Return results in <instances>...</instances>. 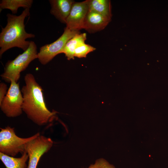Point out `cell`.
I'll list each match as a JSON object with an SVG mask.
<instances>
[{"label": "cell", "mask_w": 168, "mask_h": 168, "mask_svg": "<svg viewBox=\"0 0 168 168\" xmlns=\"http://www.w3.org/2000/svg\"><path fill=\"white\" fill-rule=\"evenodd\" d=\"M89 11L101 14L111 20L110 1L108 0H88Z\"/></svg>", "instance_id": "8fae6325"}, {"label": "cell", "mask_w": 168, "mask_h": 168, "mask_svg": "<svg viewBox=\"0 0 168 168\" xmlns=\"http://www.w3.org/2000/svg\"><path fill=\"white\" fill-rule=\"evenodd\" d=\"M29 159L26 152L19 157L10 156L0 153V159L6 168H26V162Z\"/></svg>", "instance_id": "7c38bea8"}, {"label": "cell", "mask_w": 168, "mask_h": 168, "mask_svg": "<svg viewBox=\"0 0 168 168\" xmlns=\"http://www.w3.org/2000/svg\"><path fill=\"white\" fill-rule=\"evenodd\" d=\"M79 33V31L72 30L66 27L62 35L56 41L40 48L37 58L40 62L43 65H46L56 55L62 53L67 42Z\"/></svg>", "instance_id": "8992f818"}, {"label": "cell", "mask_w": 168, "mask_h": 168, "mask_svg": "<svg viewBox=\"0 0 168 168\" xmlns=\"http://www.w3.org/2000/svg\"><path fill=\"white\" fill-rule=\"evenodd\" d=\"M53 145L51 138L40 135L28 143L25 151L29 157L27 168H37L41 157L50 150Z\"/></svg>", "instance_id": "52a82bcc"}, {"label": "cell", "mask_w": 168, "mask_h": 168, "mask_svg": "<svg viewBox=\"0 0 168 168\" xmlns=\"http://www.w3.org/2000/svg\"><path fill=\"white\" fill-rule=\"evenodd\" d=\"M24 80L25 84L21 89L23 99V111L36 125H46L52 121L56 112L51 111L47 108L43 88L32 74H26Z\"/></svg>", "instance_id": "6da1fadb"}, {"label": "cell", "mask_w": 168, "mask_h": 168, "mask_svg": "<svg viewBox=\"0 0 168 168\" xmlns=\"http://www.w3.org/2000/svg\"><path fill=\"white\" fill-rule=\"evenodd\" d=\"M50 12L61 22L66 24L74 1L72 0H50Z\"/></svg>", "instance_id": "30bf717a"}, {"label": "cell", "mask_w": 168, "mask_h": 168, "mask_svg": "<svg viewBox=\"0 0 168 168\" xmlns=\"http://www.w3.org/2000/svg\"><path fill=\"white\" fill-rule=\"evenodd\" d=\"M86 39V33H79L76 34L66 43L62 53L65 54L68 60L74 59L75 49L79 44L85 42Z\"/></svg>", "instance_id": "4fadbf2b"}, {"label": "cell", "mask_w": 168, "mask_h": 168, "mask_svg": "<svg viewBox=\"0 0 168 168\" xmlns=\"http://www.w3.org/2000/svg\"><path fill=\"white\" fill-rule=\"evenodd\" d=\"M8 89L7 85L5 83H0V103H1L6 96Z\"/></svg>", "instance_id": "e0dca14e"}, {"label": "cell", "mask_w": 168, "mask_h": 168, "mask_svg": "<svg viewBox=\"0 0 168 168\" xmlns=\"http://www.w3.org/2000/svg\"><path fill=\"white\" fill-rule=\"evenodd\" d=\"M38 58L37 46L35 43L30 41L28 48L14 59L8 61L6 64L4 71L1 74L2 79L10 83L12 80L17 82L21 73L28 67L33 60Z\"/></svg>", "instance_id": "3957f363"}, {"label": "cell", "mask_w": 168, "mask_h": 168, "mask_svg": "<svg viewBox=\"0 0 168 168\" xmlns=\"http://www.w3.org/2000/svg\"><path fill=\"white\" fill-rule=\"evenodd\" d=\"M33 2L32 0H2L0 3V8L1 9H9L14 14L16 13L19 7L30 9Z\"/></svg>", "instance_id": "5bb4252c"}, {"label": "cell", "mask_w": 168, "mask_h": 168, "mask_svg": "<svg viewBox=\"0 0 168 168\" xmlns=\"http://www.w3.org/2000/svg\"><path fill=\"white\" fill-rule=\"evenodd\" d=\"M110 20L96 12L89 11L85 17L83 29L90 33L104 29Z\"/></svg>", "instance_id": "9c48e42d"}, {"label": "cell", "mask_w": 168, "mask_h": 168, "mask_svg": "<svg viewBox=\"0 0 168 168\" xmlns=\"http://www.w3.org/2000/svg\"><path fill=\"white\" fill-rule=\"evenodd\" d=\"M88 11V0L80 2H74L66 20V27L72 30L79 31L83 29Z\"/></svg>", "instance_id": "ba28073f"}, {"label": "cell", "mask_w": 168, "mask_h": 168, "mask_svg": "<svg viewBox=\"0 0 168 168\" xmlns=\"http://www.w3.org/2000/svg\"><path fill=\"white\" fill-rule=\"evenodd\" d=\"M23 97L19 83L12 80L6 96L0 103L1 110L8 117L19 116L23 112Z\"/></svg>", "instance_id": "5b68a950"}, {"label": "cell", "mask_w": 168, "mask_h": 168, "mask_svg": "<svg viewBox=\"0 0 168 168\" xmlns=\"http://www.w3.org/2000/svg\"><path fill=\"white\" fill-rule=\"evenodd\" d=\"M29 14V8L25 9L18 16L7 14V24L2 28L0 34L1 57L5 51L13 47L20 48L24 51L28 48L30 41L26 40L35 36L34 34L27 33L25 30L24 20Z\"/></svg>", "instance_id": "7a4b0ae2"}, {"label": "cell", "mask_w": 168, "mask_h": 168, "mask_svg": "<svg viewBox=\"0 0 168 168\" xmlns=\"http://www.w3.org/2000/svg\"><path fill=\"white\" fill-rule=\"evenodd\" d=\"M87 168H113L104 159L100 158L96 160L95 163L91 164Z\"/></svg>", "instance_id": "2e32d148"}, {"label": "cell", "mask_w": 168, "mask_h": 168, "mask_svg": "<svg viewBox=\"0 0 168 168\" xmlns=\"http://www.w3.org/2000/svg\"><path fill=\"white\" fill-rule=\"evenodd\" d=\"M96 49L94 47L85 42L79 44L75 49L74 56L79 58H85L88 53Z\"/></svg>", "instance_id": "9a60e30c"}, {"label": "cell", "mask_w": 168, "mask_h": 168, "mask_svg": "<svg viewBox=\"0 0 168 168\" xmlns=\"http://www.w3.org/2000/svg\"><path fill=\"white\" fill-rule=\"evenodd\" d=\"M0 130V153L12 157L24 153L26 144L40 135L38 132L31 137L22 138L16 134L14 128L8 126Z\"/></svg>", "instance_id": "277c9868"}]
</instances>
